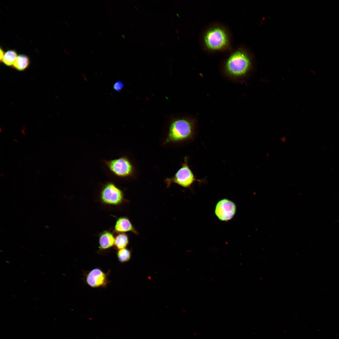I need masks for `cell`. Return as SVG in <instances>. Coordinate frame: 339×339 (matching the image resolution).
I'll return each mask as SVG.
<instances>
[{
    "label": "cell",
    "mask_w": 339,
    "mask_h": 339,
    "mask_svg": "<svg viewBox=\"0 0 339 339\" xmlns=\"http://www.w3.org/2000/svg\"><path fill=\"white\" fill-rule=\"evenodd\" d=\"M199 41L202 50L208 54L227 53L233 47L230 28L219 21H214L206 25L200 34Z\"/></svg>",
    "instance_id": "obj_1"
},
{
    "label": "cell",
    "mask_w": 339,
    "mask_h": 339,
    "mask_svg": "<svg viewBox=\"0 0 339 339\" xmlns=\"http://www.w3.org/2000/svg\"><path fill=\"white\" fill-rule=\"evenodd\" d=\"M252 57L246 47L238 46L226 53L222 63L223 73L227 77L239 79L246 76L251 70Z\"/></svg>",
    "instance_id": "obj_2"
},
{
    "label": "cell",
    "mask_w": 339,
    "mask_h": 339,
    "mask_svg": "<svg viewBox=\"0 0 339 339\" xmlns=\"http://www.w3.org/2000/svg\"><path fill=\"white\" fill-rule=\"evenodd\" d=\"M196 122L193 119L180 117L173 119L170 123L165 144L193 140L196 133Z\"/></svg>",
    "instance_id": "obj_3"
},
{
    "label": "cell",
    "mask_w": 339,
    "mask_h": 339,
    "mask_svg": "<svg viewBox=\"0 0 339 339\" xmlns=\"http://www.w3.org/2000/svg\"><path fill=\"white\" fill-rule=\"evenodd\" d=\"M103 162L106 170L114 178L124 179L133 177L135 173L134 167L127 156H121Z\"/></svg>",
    "instance_id": "obj_4"
},
{
    "label": "cell",
    "mask_w": 339,
    "mask_h": 339,
    "mask_svg": "<svg viewBox=\"0 0 339 339\" xmlns=\"http://www.w3.org/2000/svg\"><path fill=\"white\" fill-rule=\"evenodd\" d=\"M101 202L106 205L118 206L127 202L125 198L123 191L112 181L103 184L100 192Z\"/></svg>",
    "instance_id": "obj_5"
},
{
    "label": "cell",
    "mask_w": 339,
    "mask_h": 339,
    "mask_svg": "<svg viewBox=\"0 0 339 339\" xmlns=\"http://www.w3.org/2000/svg\"><path fill=\"white\" fill-rule=\"evenodd\" d=\"M187 161V158L186 157L181 167L174 176L165 179V182L167 187H169L172 183H174L184 188H190L196 181L202 182L203 180L196 179L188 165Z\"/></svg>",
    "instance_id": "obj_6"
},
{
    "label": "cell",
    "mask_w": 339,
    "mask_h": 339,
    "mask_svg": "<svg viewBox=\"0 0 339 339\" xmlns=\"http://www.w3.org/2000/svg\"><path fill=\"white\" fill-rule=\"evenodd\" d=\"M110 272L105 273L99 268H94L85 274V282L92 288H105L110 282L108 278Z\"/></svg>",
    "instance_id": "obj_7"
},
{
    "label": "cell",
    "mask_w": 339,
    "mask_h": 339,
    "mask_svg": "<svg viewBox=\"0 0 339 339\" xmlns=\"http://www.w3.org/2000/svg\"><path fill=\"white\" fill-rule=\"evenodd\" d=\"M236 207L232 201L226 198L219 201L216 204L215 213L222 221H227L231 219L235 214Z\"/></svg>",
    "instance_id": "obj_8"
},
{
    "label": "cell",
    "mask_w": 339,
    "mask_h": 339,
    "mask_svg": "<svg viewBox=\"0 0 339 339\" xmlns=\"http://www.w3.org/2000/svg\"><path fill=\"white\" fill-rule=\"evenodd\" d=\"M127 232H131L136 234H139L128 217L121 216L118 218L114 227L113 232L118 234Z\"/></svg>",
    "instance_id": "obj_9"
},
{
    "label": "cell",
    "mask_w": 339,
    "mask_h": 339,
    "mask_svg": "<svg viewBox=\"0 0 339 339\" xmlns=\"http://www.w3.org/2000/svg\"><path fill=\"white\" fill-rule=\"evenodd\" d=\"M99 249L100 251L107 250L114 246L115 237L113 232L105 230L98 235Z\"/></svg>",
    "instance_id": "obj_10"
},
{
    "label": "cell",
    "mask_w": 339,
    "mask_h": 339,
    "mask_svg": "<svg viewBox=\"0 0 339 339\" xmlns=\"http://www.w3.org/2000/svg\"><path fill=\"white\" fill-rule=\"evenodd\" d=\"M30 63V58L27 56L20 54L18 56L12 67L18 71H23L28 67Z\"/></svg>",
    "instance_id": "obj_11"
},
{
    "label": "cell",
    "mask_w": 339,
    "mask_h": 339,
    "mask_svg": "<svg viewBox=\"0 0 339 339\" xmlns=\"http://www.w3.org/2000/svg\"><path fill=\"white\" fill-rule=\"evenodd\" d=\"M129 243V238L125 233L117 234L115 237L114 248L117 250L126 248Z\"/></svg>",
    "instance_id": "obj_12"
},
{
    "label": "cell",
    "mask_w": 339,
    "mask_h": 339,
    "mask_svg": "<svg viewBox=\"0 0 339 339\" xmlns=\"http://www.w3.org/2000/svg\"><path fill=\"white\" fill-rule=\"evenodd\" d=\"M17 56V53L15 50H8L5 52L1 62L8 66H12Z\"/></svg>",
    "instance_id": "obj_13"
},
{
    "label": "cell",
    "mask_w": 339,
    "mask_h": 339,
    "mask_svg": "<svg viewBox=\"0 0 339 339\" xmlns=\"http://www.w3.org/2000/svg\"><path fill=\"white\" fill-rule=\"evenodd\" d=\"M116 256L118 261L121 263L128 261L131 258V251L126 248L117 250Z\"/></svg>",
    "instance_id": "obj_14"
},
{
    "label": "cell",
    "mask_w": 339,
    "mask_h": 339,
    "mask_svg": "<svg viewBox=\"0 0 339 339\" xmlns=\"http://www.w3.org/2000/svg\"><path fill=\"white\" fill-rule=\"evenodd\" d=\"M124 86L123 83L121 81L119 80L114 84L113 89L116 91L119 92L122 90Z\"/></svg>",
    "instance_id": "obj_15"
},
{
    "label": "cell",
    "mask_w": 339,
    "mask_h": 339,
    "mask_svg": "<svg viewBox=\"0 0 339 339\" xmlns=\"http://www.w3.org/2000/svg\"><path fill=\"white\" fill-rule=\"evenodd\" d=\"M0 60L1 62H2L3 59V56H4L5 52H4L3 50V49L1 47L0 48Z\"/></svg>",
    "instance_id": "obj_16"
},
{
    "label": "cell",
    "mask_w": 339,
    "mask_h": 339,
    "mask_svg": "<svg viewBox=\"0 0 339 339\" xmlns=\"http://www.w3.org/2000/svg\"><path fill=\"white\" fill-rule=\"evenodd\" d=\"M36 171L37 173H38L39 174H41V172H40V170H36Z\"/></svg>",
    "instance_id": "obj_17"
},
{
    "label": "cell",
    "mask_w": 339,
    "mask_h": 339,
    "mask_svg": "<svg viewBox=\"0 0 339 339\" xmlns=\"http://www.w3.org/2000/svg\"><path fill=\"white\" fill-rule=\"evenodd\" d=\"M0 175L2 177H5V175L4 174H3V173H1L0 174Z\"/></svg>",
    "instance_id": "obj_18"
},
{
    "label": "cell",
    "mask_w": 339,
    "mask_h": 339,
    "mask_svg": "<svg viewBox=\"0 0 339 339\" xmlns=\"http://www.w3.org/2000/svg\"><path fill=\"white\" fill-rule=\"evenodd\" d=\"M121 8L122 9V10H124V9L123 8V6H122V5L121 4Z\"/></svg>",
    "instance_id": "obj_19"
},
{
    "label": "cell",
    "mask_w": 339,
    "mask_h": 339,
    "mask_svg": "<svg viewBox=\"0 0 339 339\" xmlns=\"http://www.w3.org/2000/svg\"><path fill=\"white\" fill-rule=\"evenodd\" d=\"M14 142H15L16 143H17L18 142L17 140H16V139H14Z\"/></svg>",
    "instance_id": "obj_20"
},
{
    "label": "cell",
    "mask_w": 339,
    "mask_h": 339,
    "mask_svg": "<svg viewBox=\"0 0 339 339\" xmlns=\"http://www.w3.org/2000/svg\"><path fill=\"white\" fill-rule=\"evenodd\" d=\"M175 31L177 34H179L178 30L177 29H175Z\"/></svg>",
    "instance_id": "obj_21"
},
{
    "label": "cell",
    "mask_w": 339,
    "mask_h": 339,
    "mask_svg": "<svg viewBox=\"0 0 339 339\" xmlns=\"http://www.w3.org/2000/svg\"><path fill=\"white\" fill-rule=\"evenodd\" d=\"M129 24L132 27H133V25H132V24H131V23H129Z\"/></svg>",
    "instance_id": "obj_22"
},
{
    "label": "cell",
    "mask_w": 339,
    "mask_h": 339,
    "mask_svg": "<svg viewBox=\"0 0 339 339\" xmlns=\"http://www.w3.org/2000/svg\"><path fill=\"white\" fill-rule=\"evenodd\" d=\"M18 167H19V169H22V168L21 167V166H18Z\"/></svg>",
    "instance_id": "obj_23"
},
{
    "label": "cell",
    "mask_w": 339,
    "mask_h": 339,
    "mask_svg": "<svg viewBox=\"0 0 339 339\" xmlns=\"http://www.w3.org/2000/svg\"><path fill=\"white\" fill-rule=\"evenodd\" d=\"M83 35L85 37H86V36L85 35H84V34H83Z\"/></svg>",
    "instance_id": "obj_24"
},
{
    "label": "cell",
    "mask_w": 339,
    "mask_h": 339,
    "mask_svg": "<svg viewBox=\"0 0 339 339\" xmlns=\"http://www.w3.org/2000/svg\"><path fill=\"white\" fill-rule=\"evenodd\" d=\"M89 30H90V31H91V32H93V31H92V30H91V29H89Z\"/></svg>",
    "instance_id": "obj_25"
},
{
    "label": "cell",
    "mask_w": 339,
    "mask_h": 339,
    "mask_svg": "<svg viewBox=\"0 0 339 339\" xmlns=\"http://www.w3.org/2000/svg\"><path fill=\"white\" fill-rule=\"evenodd\" d=\"M171 22H172V24H174L173 23V22L172 21H171Z\"/></svg>",
    "instance_id": "obj_26"
}]
</instances>
